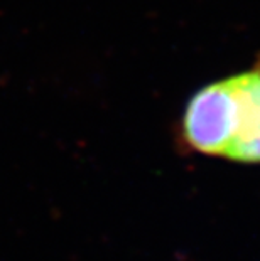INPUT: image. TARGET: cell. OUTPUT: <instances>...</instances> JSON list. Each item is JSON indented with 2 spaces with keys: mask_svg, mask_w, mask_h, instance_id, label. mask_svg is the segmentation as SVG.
I'll use <instances>...</instances> for the list:
<instances>
[{
  "mask_svg": "<svg viewBox=\"0 0 260 261\" xmlns=\"http://www.w3.org/2000/svg\"><path fill=\"white\" fill-rule=\"evenodd\" d=\"M184 145L204 157L260 165V56L198 90L181 118Z\"/></svg>",
  "mask_w": 260,
  "mask_h": 261,
  "instance_id": "6da1fadb",
  "label": "cell"
}]
</instances>
